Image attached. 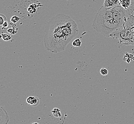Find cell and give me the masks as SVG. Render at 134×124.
<instances>
[{
    "instance_id": "obj_1",
    "label": "cell",
    "mask_w": 134,
    "mask_h": 124,
    "mask_svg": "<svg viewBox=\"0 0 134 124\" xmlns=\"http://www.w3.org/2000/svg\"><path fill=\"white\" fill-rule=\"evenodd\" d=\"M78 33L77 25L70 16L57 14L46 24L43 38L46 50L53 53L64 51Z\"/></svg>"
},
{
    "instance_id": "obj_2",
    "label": "cell",
    "mask_w": 134,
    "mask_h": 124,
    "mask_svg": "<svg viewBox=\"0 0 134 124\" xmlns=\"http://www.w3.org/2000/svg\"><path fill=\"white\" fill-rule=\"evenodd\" d=\"M112 8L101 7L94 16L92 24V27L97 32L105 37H109L118 29L113 18Z\"/></svg>"
},
{
    "instance_id": "obj_3",
    "label": "cell",
    "mask_w": 134,
    "mask_h": 124,
    "mask_svg": "<svg viewBox=\"0 0 134 124\" xmlns=\"http://www.w3.org/2000/svg\"><path fill=\"white\" fill-rule=\"evenodd\" d=\"M109 37L118 39L121 43L124 44L134 46L133 34L124 25L112 32Z\"/></svg>"
},
{
    "instance_id": "obj_4",
    "label": "cell",
    "mask_w": 134,
    "mask_h": 124,
    "mask_svg": "<svg viewBox=\"0 0 134 124\" xmlns=\"http://www.w3.org/2000/svg\"><path fill=\"white\" fill-rule=\"evenodd\" d=\"M128 16L126 18L125 24H124L126 27L128 28L132 32L134 35V10H129Z\"/></svg>"
},
{
    "instance_id": "obj_5",
    "label": "cell",
    "mask_w": 134,
    "mask_h": 124,
    "mask_svg": "<svg viewBox=\"0 0 134 124\" xmlns=\"http://www.w3.org/2000/svg\"><path fill=\"white\" fill-rule=\"evenodd\" d=\"M9 121L8 114L2 106H0V124H7Z\"/></svg>"
},
{
    "instance_id": "obj_6",
    "label": "cell",
    "mask_w": 134,
    "mask_h": 124,
    "mask_svg": "<svg viewBox=\"0 0 134 124\" xmlns=\"http://www.w3.org/2000/svg\"><path fill=\"white\" fill-rule=\"evenodd\" d=\"M26 102L29 105L37 106L40 103V98L36 97H29L27 98Z\"/></svg>"
},
{
    "instance_id": "obj_7",
    "label": "cell",
    "mask_w": 134,
    "mask_h": 124,
    "mask_svg": "<svg viewBox=\"0 0 134 124\" xmlns=\"http://www.w3.org/2000/svg\"><path fill=\"white\" fill-rule=\"evenodd\" d=\"M119 4L118 0H105L103 6L105 8H109Z\"/></svg>"
},
{
    "instance_id": "obj_8",
    "label": "cell",
    "mask_w": 134,
    "mask_h": 124,
    "mask_svg": "<svg viewBox=\"0 0 134 124\" xmlns=\"http://www.w3.org/2000/svg\"><path fill=\"white\" fill-rule=\"evenodd\" d=\"M119 4L124 9L126 10H130V7H131V0H118Z\"/></svg>"
},
{
    "instance_id": "obj_9",
    "label": "cell",
    "mask_w": 134,
    "mask_h": 124,
    "mask_svg": "<svg viewBox=\"0 0 134 124\" xmlns=\"http://www.w3.org/2000/svg\"><path fill=\"white\" fill-rule=\"evenodd\" d=\"M52 112L53 115L54 116L56 117H61L62 115L61 113V111L59 109V108H54L53 109V110L52 111Z\"/></svg>"
},
{
    "instance_id": "obj_10",
    "label": "cell",
    "mask_w": 134,
    "mask_h": 124,
    "mask_svg": "<svg viewBox=\"0 0 134 124\" xmlns=\"http://www.w3.org/2000/svg\"><path fill=\"white\" fill-rule=\"evenodd\" d=\"M18 30V28H15V27L13 26L12 28H10L9 29H8V30H7V32L11 35H15L17 33Z\"/></svg>"
},
{
    "instance_id": "obj_11",
    "label": "cell",
    "mask_w": 134,
    "mask_h": 124,
    "mask_svg": "<svg viewBox=\"0 0 134 124\" xmlns=\"http://www.w3.org/2000/svg\"><path fill=\"white\" fill-rule=\"evenodd\" d=\"M82 44V42L79 39H76L72 42V45L75 47H79Z\"/></svg>"
},
{
    "instance_id": "obj_12",
    "label": "cell",
    "mask_w": 134,
    "mask_h": 124,
    "mask_svg": "<svg viewBox=\"0 0 134 124\" xmlns=\"http://www.w3.org/2000/svg\"><path fill=\"white\" fill-rule=\"evenodd\" d=\"M2 36V39L4 41H8L10 40L12 38V36L7 33H2L1 34Z\"/></svg>"
},
{
    "instance_id": "obj_13",
    "label": "cell",
    "mask_w": 134,
    "mask_h": 124,
    "mask_svg": "<svg viewBox=\"0 0 134 124\" xmlns=\"http://www.w3.org/2000/svg\"><path fill=\"white\" fill-rule=\"evenodd\" d=\"M6 21H7L6 16L2 14H0V27H2L3 24Z\"/></svg>"
},
{
    "instance_id": "obj_14",
    "label": "cell",
    "mask_w": 134,
    "mask_h": 124,
    "mask_svg": "<svg viewBox=\"0 0 134 124\" xmlns=\"http://www.w3.org/2000/svg\"><path fill=\"white\" fill-rule=\"evenodd\" d=\"M20 20V18L19 17L16 16H13L11 19V21L13 24H15L18 22Z\"/></svg>"
},
{
    "instance_id": "obj_15",
    "label": "cell",
    "mask_w": 134,
    "mask_h": 124,
    "mask_svg": "<svg viewBox=\"0 0 134 124\" xmlns=\"http://www.w3.org/2000/svg\"><path fill=\"white\" fill-rule=\"evenodd\" d=\"M100 73L102 76H107L108 73V71L107 69L103 68L100 70Z\"/></svg>"
},
{
    "instance_id": "obj_16",
    "label": "cell",
    "mask_w": 134,
    "mask_h": 124,
    "mask_svg": "<svg viewBox=\"0 0 134 124\" xmlns=\"http://www.w3.org/2000/svg\"><path fill=\"white\" fill-rule=\"evenodd\" d=\"M28 11H29L31 14H34L36 12V8L35 6L34 7L32 5H31L28 9Z\"/></svg>"
},
{
    "instance_id": "obj_17",
    "label": "cell",
    "mask_w": 134,
    "mask_h": 124,
    "mask_svg": "<svg viewBox=\"0 0 134 124\" xmlns=\"http://www.w3.org/2000/svg\"><path fill=\"white\" fill-rule=\"evenodd\" d=\"M9 26V24L7 21H6L5 22H4V24H3V26L2 27V30H4L6 28H7Z\"/></svg>"
},
{
    "instance_id": "obj_18",
    "label": "cell",
    "mask_w": 134,
    "mask_h": 124,
    "mask_svg": "<svg viewBox=\"0 0 134 124\" xmlns=\"http://www.w3.org/2000/svg\"><path fill=\"white\" fill-rule=\"evenodd\" d=\"M32 124H38V123H37V122H34V123H33Z\"/></svg>"
},
{
    "instance_id": "obj_19",
    "label": "cell",
    "mask_w": 134,
    "mask_h": 124,
    "mask_svg": "<svg viewBox=\"0 0 134 124\" xmlns=\"http://www.w3.org/2000/svg\"><path fill=\"white\" fill-rule=\"evenodd\" d=\"M1 38H2V36L1 35H0V39H1Z\"/></svg>"
}]
</instances>
